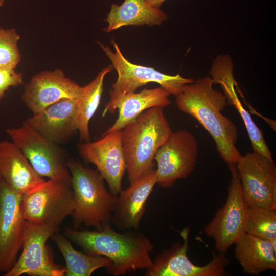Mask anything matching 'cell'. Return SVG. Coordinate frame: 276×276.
<instances>
[{"instance_id": "cell-1", "label": "cell", "mask_w": 276, "mask_h": 276, "mask_svg": "<svg viewBox=\"0 0 276 276\" xmlns=\"http://www.w3.org/2000/svg\"><path fill=\"white\" fill-rule=\"evenodd\" d=\"M211 77H201L186 84L175 96L178 109L195 119L214 140L221 158L227 164H236L242 155L236 144L238 129L221 111L227 103L222 92L214 89Z\"/></svg>"}, {"instance_id": "cell-2", "label": "cell", "mask_w": 276, "mask_h": 276, "mask_svg": "<svg viewBox=\"0 0 276 276\" xmlns=\"http://www.w3.org/2000/svg\"><path fill=\"white\" fill-rule=\"evenodd\" d=\"M65 236L80 246L83 252L109 258L111 265L106 272L113 276L125 275L152 265L150 253L153 244L142 232L127 230L119 233L111 225L102 229L90 231L66 228Z\"/></svg>"}, {"instance_id": "cell-3", "label": "cell", "mask_w": 276, "mask_h": 276, "mask_svg": "<svg viewBox=\"0 0 276 276\" xmlns=\"http://www.w3.org/2000/svg\"><path fill=\"white\" fill-rule=\"evenodd\" d=\"M163 108L146 110L122 129V146L130 183L154 168L157 151L173 133Z\"/></svg>"}, {"instance_id": "cell-4", "label": "cell", "mask_w": 276, "mask_h": 276, "mask_svg": "<svg viewBox=\"0 0 276 276\" xmlns=\"http://www.w3.org/2000/svg\"><path fill=\"white\" fill-rule=\"evenodd\" d=\"M67 164L74 193L73 228L83 225L100 231L110 225L116 196L107 189L103 177L79 160L67 159Z\"/></svg>"}, {"instance_id": "cell-5", "label": "cell", "mask_w": 276, "mask_h": 276, "mask_svg": "<svg viewBox=\"0 0 276 276\" xmlns=\"http://www.w3.org/2000/svg\"><path fill=\"white\" fill-rule=\"evenodd\" d=\"M114 48L113 52L109 47L99 42L118 73V78L109 91L110 99L105 105L102 117L107 113H114L119 100L125 95L134 93L137 88L149 82H156L170 94L177 96L187 84L194 81L190 78H185L179 74L170 75L153 67L134 64L129 62L122 53L114 39L111 40Z\"/></svg>"}, {"instance_id": "cell-6", "label": "cell", "mask_w": 276, "mask_h": 276, "mask_svg": "<svg viewBox=\"0 0 276 276\" xmlns=\"http://www.w3.org/2000/svg\"><path fill=\"white\" fill-rule=\"evenodd\" d=\"M22 209L27 221L56 228L74 209L71 184L49 179L22 195Z\"/></svg>"}, {"instance_id": "cell-7", "label": "cell", "mask_w": 276, "mask_h": 276, "mask_svg": "<svg viewBox=\"0 0 276 276\" xmlns=\"http://www.w3.org/2000/svg\"><path fill=\"white\" fill-rule=\"evenodd\" d=\"M6 132L39 176L71 185L67 160L58 144L46 139L24 122L20 127L8 128Z\"/></svg>"}, {"instance_id": "cell-8", "label": "cell", "mask_w": 276, "mask_h": 276, "mask_svg": "<svg viewBox=\"0 0 276 276\" xmlns=\"http://www.w3.org/2000/svg\"><path fill=\"white\" fill-rule=\"evenodd\" d=\"M228 167L231 180L226 202L204 229L206 235L214 240L217 251L223 253L245 233L247 213L236 165L228 164Z\"/></svg>"}, {"instance_id": "cell-9", "label": "cell", "mask_w": 276, "mask_h": 276, "mask_svg": "<svg viewBox=\"0 0 276 276\" xmlns=\"http://www.w3.org/2000/svg\"><path fill=\"white\" fill-rule=\"evenodd\" d=\"M58 228L27 221L22 252L5 276H64L65 268L55 263L47 245L49 238Z\"/></svg>"}, {"instance_id": "cell-10", "label": "cell", "mask_w": 276, "mask_h": 276, "mask_svg": "<svg viewBox=\"0 0 276 276\" xmlns=\"http://www.w3.org/2000/svg\"><path fill=\"white\" fill-rule=\"evenodd\" d=\"M198 155V144L190 132L185 129L172 133L157 151L156 184L169 188L178 179L187 177L194 170Z\"/></svg>"}, {"instance_id": "cell-11", "label": "cell", "mask_w": 276, "mask_h": 276, "mask_svg": "<svg viewBox=\"0 0 276 276\" xmlns=\"http://www.w3.org/2000/svg\"><path fill=\"white\" fill-rule=\"evenodd\" d=\"M247 205L276 209V166L273 159L253 151L236 164Z\"/></svg>"}, {"instance_id": "cell-12", "label": "cell", "mask_w": 276, "mask_h": 276, "mask_svg": "<svg viewBox=\"0 0 276 276\" xmlns=\"http://www.w3.org/2000/svg\"><path fill=\"white\" fill-rule=\"evenodd\" d=\"M190 229L184 228L180 235L183 242L163 250L146 270V276H222L229 263L225 253L219 252L204 266L194 264L188 257Z\"/></svg>"}, {"instance_id": "cell-13", "label": "cell", "mask_w": 276, "mask_h": 276, "mask_svg": "<svg viewBox=\"0 0 276 276\" xmlns=\"http://www.w3.org/2000/svg\"><path fill=\"white\" fill-rule=\"evenodd\" d=\"M22 195L0 179V272L11 269L22 247L27 221Z\"/></svg>"}, {"instance_id": "cell-14", "label": "cell", "mask_w": 276, "mask_h": 276, "mask_svg": "<svg viewBox=\"0 0 276 276\" xmlns=\"http://www.w3.org/2000/svg\"><path fill=\"white\" fill-rule=\"evenodd\" d=\"M122 134V129L102 135L96 141L85 142L77 146L80 156L85 162L95 165L115 196L122 189V179L126 170Z\"/></svg>"}, {"instance_id": "cell-15", "label": "cell", "mask_w": 276, "mask_h": 276, "mask_svg": "<svg viewBox=\"0 0 276 276\" xmlns=\"http://www.w3.org/2000/svg\"><path fill=\"white\" fill-rule=\"evenodd\" d=\"M82 92L83 87L67 77L62 70L57 68L32 76L24 86L21 99L33 113H37L63 99L78 102Z\"/></svg>"}, {"instance_id": "cell-16", "label": "cell", "mask_w": 276, "mask_h": 276, "mask_svg": "<svg viewBox=\"0 0 276 276\" xmlns=\"http://www.w3.org/2000/svg\"><path fill=\"white\" fill-rule=\"evenodd\" d=\"M156 183V171L153 168L122 189L116 196L111 217L112 225L121 230H138L148 198Z\"/></svg>"}, {"instance_id": "cell-17", "label": "cell", "mask_w": 276, "mask_h": 276, "mask_svg": "<svg viewBox=\"0 0 276 276\" xmlns=\"http://www.w3.org/2000/svg\"><path fill=\"white\" fill-rule=\"evenodd\" d=\"M46 139L62 143L78 131L77 102L63 99L24 121Z\"/></svg>"}, {"instance_id": "cell-18", "label": "cell", "mask_w": 276, "mask_h": 276, "mask_svg": "<svg viewBox=\"0 0 276 276\" xmlns=\"http://www.w3.org/2000/svg\"><path fill=\"white\" fill-rule=\"evenodd\" d=\"M0 179L13 190L22 194L45 181L12 141L0 142Z\"/></svg>"}, {"instance_id": "cell-19", "label": "cell", "mask_w": 276, "mask_h": 276, "mask_svg": "<svg viewBox=\"0 0 276 276\" xmlns=\"http://www.w3.org/2000/svg\"><path fill=\"white\" fill-rule=\"evenodd\" d=\"M231 59L228 56L226 64H222L218 57L215 59L210 72L214 84L221 85L227 99V103L229 105L234 106L240 114L247 130L253 151L273 159L262 131L255 124L250 113L243 107L235 90L233 64Z\"/></svg>"}, {"instance_id": "cell-20", "label": "cell", "mask_w": 276, "mask_h": 276, "mask_svg": "<svg viewBox=\"0 0 276 276\" xmlns=\"http://www.w3.org/2000/svg\"><path fill=\"white\" fill-rule=\"evenodd\" d=\"M235 244V256L244 273L258 275L276 270V251L269 241L244 233Z\"/></svg>"}, {"instance_id": "cell-21", "label": "cell", "mask_w": 276, "mask_h": 276, "mask_svg": "<svg viewBox=\"0 0 276 276\" xmlns=\"http://www.w3.org/2000/svg\"><path fill=\"white\" fill-rule=\"evenodd\" d=\"M170 93L162 87L144 88L139 93H128L118 101V117L114 123L103 134L123 129L125 126L146 110L154 107H165L171 101Z\"/></svg>"}, {"instance_id": "cell-22", "label": "cell", "mask_w": 276, "mask_h": 276, "mask_svg": "<svg viewBox=\"0 0 276 276\" xmlns=\"http://www.w3.org/2000/svg\"><path fill=\"white\" fill-rule=\"evenodd\" d=\"M167 19L168 15L160 8L148 6L144 0H124L120 5H111L105 20L108 26L104 31L110 32L129 25H158Z\"/></svg>"}, {"instance_id": "cell-23", "label": "cell", "mask_w": 276, "mask_h": 276, "mask_svg": "<svg viewBox=\"0 0 276 276\" xmlns=\"http://www.w3.org/2000/svg\"><path fill=\"white\" fill-rule=\"evenodd\" d=\"M51 237L65 260L66 276H90L96 270L106 269L111 265V260L105 256L76 250L71 241L58 230Z\"/></svg>"}, {"instance_id": "cell-24", "label": "cell", "mask_w": 276, "mask_h": 276, "mask_svg": "<svg viewBox=\"0 0 276 276\" xmlns=\"http://www.w3.org/2000/svg\"><path fill=\"white\" fill-rule=\"evenodd\" d=\"M112 69V65L103 68L93 80L83 87L82 94L77 102L78 132L82 141H90L89 123L99 106L104 79Z\"/></svg>"}, {"instance_id": "cell-25", "label": "cell", "mask_w": 276, "mask_h": 276, "mask_svg": "<svg viewBox=\"0 0 276 276\" xmlns=\"http://www.w3.org/2000/svg\"><path fill=\"white\" fill-rule=\"evenodd\" d=\"M245 233L269 241L276 239V209L247 205Z\"/></svg>"}, {"instance_id": "cell-26", "label": "cell", "mask_w": 276, "mask_h": 276, "mask_svg": "<svg viewBox=\"0 0 276 276\" xmlns=\"http://www.w3.org/2000/svg\"><path fill=\"white\" fill-rule=\"evenodd\" d=\"M20 37L15 28L0 27V67L15 69L19 63L21 56L18 42Z\"/></svg>"}, {"instance_id": "cell-27", "label": "cell", "mask_w": 276, "mask_h": 276, "mask_svg": "<svg viewBox=\"0 0 276 276\" xmlns=\"http://www.w3.org/2000/svg\"><path fill=\"white\" fill-rule=\"evenodd\" d=\"M23 83L21 73L16 72L14 68L0 67V101L10 87L17 86Z\"/></svg>"}, {"instance_id": "cell-28", "label": "cell", "mask_w": 276, "mask_h": 276, "mask_svg": "<svg viewBox=\"0 0 276 276\" xmlns=\"http://www.w3.org/2000/svg\"><path fill=\"white\" fill-rule=\"evenodd\" d=\"M165 1L166 0H144L147 5L155 8H159Z\"/></svg>"}, {"instance_id": "cell-29", "label": "cell", "mask_w": 276, "mask_h": 276, "mask_svg": "<svg viewBox=\"0 0 276 276\" xmlns=\"http://www.w3.org/2000/svg\"><path fill=\"white\" fill-rule=\"evenodd\" d=\"M5 0H0V7L4 5Z\"/></svg>"}]
</instances>
